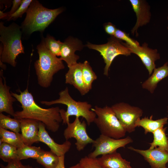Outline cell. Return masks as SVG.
<instances>
[{
    "instance_id": "1",
    "label": "cell",
    "mask_w": 168,
    "mask_h": 168,
    "mask_svg": "<svg viewBox=\"0 0 168 168\" xmlns=\"http://www.w3.org/2000/svg\"><path fill=\"white\" fill-rule=\"evenodd\" d=\"M19 91V94L11 92L12 96L20 103L22 109L21 111L15 112L14 118L34 119L43 123L51 132H57L59 128V124L63 122L59 108L57 106L43 108L35 103L27 88L23 91L20 90Z\"/></svg>"
},
{
    "instance_id": "13",
    "label": "cell",
    "mask_w": 168,
    "mask_h": 168,
    "mask_svg": "<svg viewBox=\"0 0 168 168\" xmlns=\"http://www.w3.org/2000/svg\"><path fill=\"white\" fill-rule=\"evenodd\" d=\"M83 47L78 39L70 37L62 43L60 59L64 61L69 68L77 63L79 56L75 54L77 50H80Z\"/></svg>"
},
{
    "instance_id": "12",
    "label": "cell",
    "mask_w": 168,
    "mask_h": 168,
    "mask_svg": "<svg viewBox=\"0 0 168 168\" xmlns=\"http://www.w3.org/2000/svg\"><path fill=\"white\" fill-rule=\"evenodd\" d=\"M125 45L131 51L140 58L144 65L148 70L149 75H150L156 68L155 62L160 58V55L156 49H151L148 46V44L145 43L137 48H134L125 43Z\"/></svg>"
},
{
    "instance_id": "20",
    "label": "cell",
    "mask_w": 168,
    "mask_h": 168,
    "mask_svg": "<svg viewBox=\"0 0 168 168\" xmlns=\"http://www.w3.org/2000/svg\"><path fill=\"white\" fill-rule=\"evenodd\" d=\"M97 158L105 168H132L130 162L123 159L120 154L116 152L103 155Z\"/></svg>"
},
{
    "instance_id": "37",
    "label": "cell",
    "mask_w": 168,
    "mask_h": 168,
    "mask_svg": "<svg viewBox=\"0 0 168 168\" xmlns=\"http://www.w3.org/2000/svg\"><path fill=\"white\" fill-rule=\"evenodd\" d=\"M69 168H83V167L79 163L74 166L70 167Z\"/></svg>"
},
{
    "instance_id": "38",
    "label": "cell",
    "mask_w": 168,
    "mask_h": 168,
    "mask_svg": "<svg viewBox=\"0 0 168 168\" xmlns=\"http://www.w3.org/2000/svg\"><path fill=\"white\" fill-rule=\"evenodd\" d=\"M167 19L168 20V16L167 17ZM167 29L168 30V26L167 27Z\"/></svg>"
},
{
    "instance_id": "25",
    "label": "cell",
    "mask_w": 168,
    "mask_h": 168,
    "mask_svg": "<svg viewBox=\"0 0 168 168\" xmlns=\"http://www.w3.org/2000/svg\"><path fill=\"white\" fill-rule=\"evenodd\" d=\"M59 157L51 151H44L36 160L45 168H55L59 162Z\"/></svg>"
},
{
    "instance_id": "26",
    "label": "cell",
    "mask_w": 168,
    "mask_h": 168,
    "mask_svg": "<svg viewBox=\"0 0 168 168\" xmlns=\"http://www.w3.org/2000/svg\"><path fill=\"white\" fill-rule=\"evenodd\" d=\"M17 149L16 147L8 143L4 142L0 143V158L4 162L7 163L18 160Z\"/></svg>"
},
{
    "instance_id": "15",
    "label": "cell",
    "mask_w": 168,
    "mask_h": 168,
    "mask_svg": "<svg viewBox=\"0 0 168 168\" xmlns=\"http://www.w3.org/2000/svg\"><path fill=\"white\" fill-rule=\"evenodd\" d=\"M38 133L39 142H42L47 145L50 149V151L58 156H64L69 150L71 143L68 140H66L62 144L56 142L50 137L45 129V125L39 122Z\"/></svg>"
},
{
    "instance_id": "14",
    "label": "cell",
    "mask_w": 168,
    "mask_h": 168,
    "mask_svg": "<svg viewBox=\"0 0 168 168\" xmlns=\"http://www.w3.org/2000/svg\"><path fill=\"white\" fill-rule=\"evenodd\" d=\"M129 1L137 17L136 22L131 32L133 35L136 34V36H137L138 29L146 25L150 21L151 16L150 7L145 0H130Z\"/></svg>"
},
{
    "instance_id": "21",
    "label": "cell",
    "mask_w": 168,
    "mask_h": 168,
    "mask_svg": "<svg viewBox=\"0 0 168 168\" xmlns=\"http://www.w3.org/2000/svg\"><path fill=\"white\" fill-rule=\"evenodd\" d=\"M168 118L165 117L156 120L152 119V115L150 118L145 117L141 119L139 118L136 121L135 126H141L144 129V133L147 134L148 133H153L157 129L163 127L167 123Z\"/></svg>"
},
{
    "instance_id": "30",
    "label": "cell",
    "mask_w": 168,
    "mask_h": 168,
    "mask_svg": "<svg viewBox=\"0 0 168 168\" xmlns=\"http://www.w3.org/2000/svg\"><path fill=\"white\" fill-rule=\"evenodd\" d=\"M114 36L118 40H124L128 45L134 48H137L140 46L139 43L129 36L128 34L122 30L117 29Z\"/></svg>"
},
{
    "instance_id": "31",
    "label": "cell",
    "mask_w": 168,
    "mask_h": 168,
    "mask_svg": "<svg viewBox=\"0 0 168 168\" xmlns=\"http://www.w3.org/2000/svg\"><path fill=\"white\" fill-rule=\"evenodd\" d=\"M32 0H22V2L17 10L7 19V21L15 20L21 17L23 14L26 12Z\"/></svg>"
},
{
    "instance_id": "23",
    "label": "cell",
    "mask_w": 168,
    "mask_h": 168,
    "mask_svg": "<svg viewBox=\"0 0 168 168\" xmlns=\"http://www.w3.org/2000/svg\"><path fill=\"white\" fill-rule=\"evenodd\" d=\"M44 151L40 147L32 146L25 145L23 147L17 149V158L19 160L32 158L36 160Z\"/></svg>"
},
{
    "instance_id": "39",
    "label": "cell",
    "mask_w": 168,
    "mask_h": 168,
    "mask_svg": "<svg viewBox=\"0 0 168 168\" xmlns=\"http://www.w3.org/2000/svg\"><path fill=\"white\" fill-rule=\"evenodd\" d=\"M35 168H38V167H35Z\"/></svg>"
},
{
    "instance_id": "28",
    "label": "cell",
    "mask_w": 168,
    "mask_h": 168,
    "mask_svg": "<svg viewBox=\"0 0 168 168\" xmlns=\"http://www.w3.org/2000/svg\"><path fill=\"white\" fill-rule=\"evenodd\" d=\"M82 70L83 80L86 89L89 92L91 89L92 83L97 79V76L87 61L82 63Z\"/></svg>"
},
{
    "instance_id": "19",
    "label": "cell",
    "mask_w": 168,
    "mask_h": 168,
    "mask_svg": "<svg viewBox=\"0 0 168 168\" xmlns=\"http://www.w3.org/2000/svg\"><path fill=\"white\" fill-rule=\"evenodd\" d=\"M168 76V62H166L163 66L154 70L151 76L142 83V87L152 94L158 83Z\"/></svg>"
},
{
    "instance_id": "11",
    "label": "cell",
    "mask_w": 168,
    "mask_h": 168,
    "mask_svg": "<svg viewBox=\"0 0 168 168\" xmlns=\"http://www.w3.org/2000/svg\"><path fill=\"white\" fill-rule=\"evenodd\" d=\"M128 148L142 156L151 168L166 167V164L168 162V152L160 147L146 150L135 149L132 147Z\"/></svg>"
},
{
    "instance_id": "5",
    "label": "cell",
    "mask_w": 168,
    "mask_h": 168,
    "mask_svg": "<svg viewBox=\"0 0 168 168\" xmlns=\"http://www.w3.org/2000/svg\"><path fill=\"white\" fill-rule=\"evenodd\" d=\"M58 99L50 101L42 100L40 103L46 105L60 104L67 106V110L60 109V113L63 124H67L70 123L69 117L75 116L79 118L82 117L86 120L89 125L94 121L96 117L95 113L91 110L92 105L86 101H77L70 96L68 89L66 87L59 93Z\"/></svg>"
},
{
    "instance_id": "6",
    "label": "cell",
    "mask_w": 168,
    "mask_h": 168,
    "mask_svg": "<svg viewBox=\"0 0 168 168\" xmlns=\"http://www.w3.org/2000/svg\"><path fill=\"white\" fill-rule=\"evenodd\" d=\"M91 110L97 116L94 122L101 135L116 139H120L125 136L127 131L111 107L106 106L102 108L95 106Z\"/></svg>"
},
{
    "instance_id": "34",
    "label": "cell",
    "mask_w": 168,
    "mask_h": 168,
    "mask_svg": "<svg viewBox=\"0 0 168 168\" xmlns=\"http://www.w3.org/2000/svg\"><path fill=\"white\" fill-rule=\"evenodd\" d=\"M22 0H13L12 1V6L9 12H6L7 17L5 19H7L11 15L14 13L18 9L21 5Z\"/></svg>"
},
{
    "instance_id": "35",
    "label": "cell",
    "mask_w": 168,
    "mask_h": 168,
    "mask_svg": "<svg viewBox=\"0 0 168 168\" xmlns=\"http://www.w3.org/2000/svg\"><path fill=\"white\" fill-rule=\"evenodd\" d=\"M104 29L105 32L108 34L114 36L117 29L112 23L108 22L104 26Z\"/></svg>"
},
{
    "instance_id": "7",
    "label": "cell",
    "mask_w": 168,
    "mask_h": 168,
    "mask_svg": "<svg viewBox=\"0 0 168 168\" xmlns=\"http://www.w3.org/2000/svg\"><path fill=\"white\" fill-rule=\"evenodd\" d=\"M86 46L89 48L96 50L100 53L105 64L104 74L107 76L108 75L111 65L116 57L120 55L128 56L132 53L125 43L114 36H112L106 44H95L89 42Z\"/></svg>"
},
{
    "instance_id": "32",
    "label": "cell",
    "mask_w": 168,
    "mask_h": 168,
    "mask_svg": "<svg viewBox=\"0 0 168 168\" xmlns=\"http://www.w3.org/2000/svg\"><path fill=\"white\" fill-rule=\"evenodd\" d=\"M83 168H105L99 162L97 158L85 156L79 162Z\"/></svg>"
},
{
    "instance_id": "10",
    "label": "cell",
    "mask_w": 168,
    "mask_h": 168,
    "mask_svg": "<svg viewBox=\"0 0 168 168\" xmlns=\"http://www.w3.org/2000/svg\"><path fill=\"white\" fill-rule=\"evenodd\" d=\"M67 125L64 131V136L66 140L71 138L76 139L75 144L78 151L83 150L88 144L94 142V140L87 133L86 124L85 121L81 122L79 117H76L72 123H69Z\"/></svg>"
},
{
    "instance_id": "2",
    "label": "cell",
    "mask_w": 168,
    "mask_h": 168,
    "mask_svg": "<svg viewBox=\"0 0 168 168\" xmlns=\"http://www.w3.org/2000/svg\"><path fill=\"white\" fill-rule=\"evenodd\" d=\"M22 32L21 26L14 22L7 26L0 22V66L2 69L6 70L7 63L15 67L16 59L18 55L24 54L21 37Z\"/></svg>"
},
{
    "instance_id": "40",
    "label": "cell",
    "mask_w": 168,
    "mask_h": 168,
    "mask_svg": "<svg viewBox=\"0 0 168 168\" xmlns=\"http://www.w3.org/2000/svg\"><path fill=\"white\" fill-rule=\"evenodd\" d=\"M167 168V167H166V168Z\"/></svg>"
},
{
    "instance_id": "27",
    "label": "cell",
    "mask_w": 168,
    "mask_h": 168,
    "mask_svg": "<svg viewBox=\"0 0 168 168\" xmlns=\"http://www.w3.org/2000/svg\"><path fill=\"white\" fill-rule=\"evenodd\" d=\"M20 119L11 118L9 116H6L2 113H0V128L9 129L16 133H19L20 128Z\"/></svg>"
},
{
    "instance_id": "9",
    "label": "cell",
    "mask_w": 168,
    "mask_h": 168,
    "mask_svg": "<svg viewBox=\"0 0 168 168\" xmlns=\"http://www.w3.org/2000/svg\"><path fill=\"white\" fill-rule=\"evenodd\" d=\"M132 139L129 136L119 139H116L100 135L94 140L92 146L95 150L88 155L89 157L96 158L100 155H104L116 152L120 147H124L128 144L133 142Z\"/></svg>"
},
{
    "instance_id": "33",
    "label": "cell",
    "mask_w": 168,
    "mask_h": 168,
    "mask_svg": "<svg viewBox=\"0 0 168 168\" xmlns=\"http://www.w3.org/2000/svg\"><path fill=\"white\" fill-rule=\"evenodd\" d=\"M1 168H33L29 165H24L22 164L20 160H16L8 163L6 166L0 164Z\"/></svg>"
},
{
    "instance_id": "17",
    "label": "cell",
    "mask_w": 168,
    "mask_h": 168,
    "mask_svg": "<svg viewBox=\"0 0 168 168\" xmlns=\"http://www.w3.org/2000/svg\"><path fill=\"white\" fill-rule=\"evenodd\" d=\"M10 87L6 84L3 70L0 71V113L5 112L14 116L15 112L12 105L16 100L10 92Z\"/></svg>"
},
{
    "instance_id": "18",
    "label": "cell",
    "mask_w": 168,
    "mask_h": 168,
    "mask_svg": "<svg viewBox=\"0 0 168 168\" xmlns=\"http://www.w3.org/2000/svg\"><path fill=\"white\" fill-rule=\"evenodd\" d=\"M68 68L65 75V83L73 85L82 95L87 94L88 91L83 79L82 63H77Z\"/></svg>"
},
{
    "instance_id": "16",
    "label": "cell",
    "mask_w": 168,
    "mask_h": 168,
    "mask_svg": "<svg viewBox=\"0 0 168 168\" xmlns=\"http://www.w3.org/2000/svg\"><path fill=\"white\" fill-rule=\"evenodd\" d=\"M20 120L21 134L24 144L30 146L34 143L38 142L39 122L29 119Z\"/></svg>"
},
{
    "instance_id": "24",
    "label": "cell",
    "mask_w": 168,
    "mask_h": 168,
    "mask_svg": "<svg viewBox=\"0 0 168 168\" xmlns=\"http://www.w3.org/2000/svg\"><path fill=\"white\" fill-rule=\"evenodd\" d=\"M166 128H160L152 133L153 140L149 143L151 146L149 148L152 149L158 146L168 152V138L165 133Z\"/></svg>"
},
{
    "instance_id": "4",
    "label": "cell",
    "mask_w": 168,
    "mask_h": 168,
    "mask_svg": "<svg viewBox=\"0 0 168 168\" xmlns=\"http://www.w3.org/2000/svg\"><path fill=\"white\" fill-rule=\"evenodd\" d=\"M39 59L34 63L38 84L48 88L51 85L54 75L64 69L65 66L60 58L53 54L46 47L44 38L37 46Z\"/></svg>"
},
{
    "instance_id": "29",
    "label": "cell",
    "mask_w": 168,
    "mask_h": 168,
    "mask_svg": "<svg viewBox=\"0 0 168 168\" xmlns=\"http://www.w3.org/2000/svg\"><path fill=\"white\" fill-rule=\"evenodd\" d=\"M44 41L46 47L53 54L57 57L60 56L62 42L56 40L49 35L44 38Z\"/></svg>"
},
{
    "instance_id": "3",
    "label": "cell",
    "mask_w": 168,
    "mask_h": 168,
    "mask_svg": "<svg viewBox=\"0 0 168 168\" xmlns=\"http://www.w3.org/2000/svg\"><path fill=\"white\" fill-rule=\"evenodd\" d=\"M63 11L61 7L48 9L38 1L32 0L21 26L22 34L28 37L35 31L42 33Z\"/></svg>"
},
{
    "instance_id": "8",
    "label": "cell",
    "mask_w": 168,
    "mask_h": 168,
    "mask_svg": "<svg viewBox=\"0 0 168 168\" xmlns=\"http://www.w3.org/2000/svg\"><path fill=\"white\" fill-rule=\"evenodd\" d=\"M111 107L127 132L130 133L134 131L136 121L142 115V110L124 102L115 104Z\"/></svg>"
},
{
    "instance_id": "22",
    "label": "cell",
    "mask_w": 168,
    "mask_h": 168,
    "mask_svg": "<svg viewBox=\"0 0 168 168\" xmlns=\"http://www.w3.org/2000/svg\"><path fill=\"white\" fill-rule=\"evenodd\" d=\"M0 143L4 142L11 145L17 149L24 146V144L21 134L9 131L0 128Z\"/></svg>"
},
{
    "instance_id": "36",
    "label": "cell",
    "mask_w": 168,
    "mask_h": 168,
    "mask_svg": "<svg viewBox=\"0 0 168 168\" xmlns=\"http://www.w3.org/2000/svg\"><path fill=\"white\" fill-rule=\"evenodd\" d=\"M59 158L58 164L55 168H65L64 165V156H59Z\"/></svg>"
}]
</instances>
